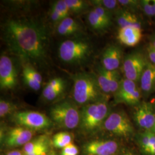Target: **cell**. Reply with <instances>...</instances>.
Returning <instances> with one entry per match:
<instances>
[{"label":"cell","instance_id":"6da1fadb","mask_svg":"<svg viewBox=\"0 0 155 155\" xmlns=\"http://www.w3.org/2000/svg\"><path fill=\"white\" fill-rule=\"evenodd\" d=\"M3 36L9 50L24 63L40 66L46 62L49 39L42 23L29 18L8 20Z\"/></svg>","mask_w":155,"mask_h":155},{"label":"cell","instance_id":"7a4b0ae2","mask_svg":"<svg viewBox=\"0 0 155 155\" xmlns=\"http://www.w3.org/2000/svg\"><path fill=\"white\" fill-rule=\"evenodd\" d=\"M73 81L72 97L74 102L79 105L84 106L103 99L95 74L89 72H79L72 75Z\"/></svg>","mask_w":155,"mask_h":155},{"label":"cell","instance_id":"3957f363","mask_svg":"<svg viewBox=\"0 0 155 155\" xmlns=\"http://www.w3.org/2000/svg\"><path fill=\"white\" fill-rule=\"evenodd\" d=\"M92 51V46L87 40L75 38L61 42L58 55L61 61L67 64L81 65L89 60Z\"/></svg>","mask_w":155,"mask_h":155},{"label":"cell","instance_id":"277c9868","mask_svg":"<svg viewBox=\"0 0 155 155\" xmlns=\"http://www.w3.org/2000/svg\"><path fill=\"white\" fill-rule=\"evenodd\" d=\"M109 114V106L104 100L83 106L79 127L85 133H93L104 125Z\"/></svg>","mask_w":155,"mask_h":155},{"label":"cell","instance_id":"5b68a950","mask_svg":"<svg viewBox=\"0 0 155 155\" xmlns=\"http://www.w3.org/2000/svg\"><path fill=\"white\" fill-rule=\"evenodd\" d=\"M50 115L52 121L63 129H73L79 125L81 111L74 102L66 100L56 104L50 108Z\"/></svg>","mask_w":155,"mask_h":155},{"label":"cell","instance_id":"8992f818","mask_svg":"<svg viewBox=\"0 0 155 155\" xmlns=\"http://www.w3.org/2000/svg\"><path fill=\"white\" fill-rule=\"evenodd\" d=\"M13 120L20 127L32 131L49 129L52 124L50 118L36 111H16L13 114Z\"/></svg>","mask_w":155,"mask_h":155},{"label":"cell","instance_id":"52a82bcc","mask_svg":"<svg viewBox=\"0 0 155 155\" xmlns=\"http://www.w3.org/2000/svg\"><path fill=\"white\" fill-rule=\"evenodd\" d=\"M106 130L118 136L127 137L133 133V127L130 120L122 111L110 113L104 123Z\"/></svg>","mask_w":155,"mask_h":155},{"label":"cell","instance_id":"ba28073f","mask_svg":"<svg viewBox=\"0 0 155 155\" xmlns=\"http://www.w3.org/2000/svg\"><path fill=\"white\" fill-rule=\"evenodd\" d=\"M148 61L142 54L135 52L126 56L123 61L125 77L134 82L140 80Z\"/></svg>","mask_w":155,"mask_h":155},{"label":"cell","instance_id":"9c48e42d","mask_svg":"<svg viewBox=\"0 0 155 155\" xmlns=\"http://www.w3.org/2000/svg\"><path fill=\"white\" fill-rule=\"evenodd\" d=\"M117 103L125 104L128 105H138L140 104L141 92L136 83L127 78L122 79L119 87L114 93Z\"/></svg>","mask_w":155,"mask_h":155},{"label":"cell","instance_id":"30bf717a","mask_svg":"<svg viewBox=\"0 0 155 155\" xmlns=\"http://www.w3.org/2000/svg\"><path fill=\"white\" fill-rule=\"evenodd\" d=\"M18 75L11 58L5 55L0 58V87L1 90H9L17 85Z\"/></svg>","mask_w":155,"mask_h":155},{"label":"cell","instance_id":"8fae6325","mask_svg":"<svg viewBox=\"0 0 155 155\" xmlns=\"http://www.w3.org/2000/svg\"><path fill=\"white\" fill-rule=\"evenodd\" d=\"M119 147L113 140H95L84 145L83 152L86 155H114Z\"/></svg>","mask_w":155,"mask_h":155},{"label":"cell","instance_id":"7c38bea8","mask_svg":"<svg viewBox=\"0 0 155 155\" xmlns=\"http://www.w3.org/2000/svg\"><path fill=\"white\" fill-rule=\"evenodd\" d=\"M134 118L139 127L147 131L153 130L155 124V114L152 106L143 102L138 105L134 113Z\"/></svg>","mask_w":155,"mask_h":155},{"label":"cell","instance_id":"4fadbf2b","mask_svg":"<svg viewBox=\"0 0 155 155\" xmlns=\"http://www.w3.org/2000/svg\"><path fill=\"white\" fill-rule=\"evenodd\" d=\"M33 131L21 127H13L6 134L5 143L9 148L24 146L33 137Z\"/></svg>","mask_w":155,"mask_h":155},{"label":"cell","instance_id":"5bb4252c","mask_svg":"<svg viewBox=\"0 0 155 155\" xmlns=\"http://www.w3.org/2000/svg\"><path fill=\"white\" fill-rule=\"evenodd\" d=\"M122 52L121 48L116 45L107 47L101 56V66L106 70H117L122 61Z\"/></svg>","mask_w":155,"mask_h":155},{"label":"cell","instance_id":"9a60e30c","mask_svg":"<svg viewBox=\"0 0 155 155\" xmlns=\"http://www.w3.org/2000/svg\"><path fill=\"white\" fill-rule=\"evenodd\" d=\"M141 38V29L132 26L120 28L117 35L118 41L122 45L128 47H134L138 45Z\"/></svg>","mask_w":155,"mask_h":155},{"label":"cell","instance_id":"2e32d148","mask_svg":"<svg viewBox=\"0 0 155 155\" xmlns=\"http://www.w3.org/2000/svg\"><path fill=\"white\" fill-rule=\"evenodd\" d=\"M82 31V27L81 24L72 17H68L56 27V32L61 36L71 37L78 35Z\"/></svg>","mask_w":155,"mask_h":155},{"label":"cell","instance_id":"e0dca14e","mask_svg":"<svg viewBox=\"0 0 155 155\" xmlns=\"http://www.w3.org/2000/svg\"><path fill=\"white\" fill-rule=\"evenodd\" d=\"M141 91L145 94H150L155 90V66L148 63L141 78Z\"/></svg>","mask_w":155,"mask_h":155},{"label":"cell","instance_id":"ac0fdd59","mask_svg":"<svg viewBox=\"0 0 155 155\" xmlns=\"http://www.w3.org/2000/svg\"><path fill=\"white\" fill-rule=\"evenodd\" d=\"M70 13L65 0H58L54 2L51 8L50 19L54 24L58 25L63 20L69 17Z\"/></svg>","mask_w":155,"mask_h":155},{"label":"cell","instance_id":"d6986e66","mask_svg":"<svg viewBox=\"0 0 155 155\" xmlns=\"http://www.w3.org/2000/svg\"><path fill=\"white\" fill-rule=\"evenodd\" d=\"M117 23L120 28L132 26L140 28L141 23L137 16L132 12L126 9H120L116 12V16Z\"/></svg>","mask_w":155,"mask_h":155},{"label":"cell","instance_id":"ffe728a7","mask_svg":"<svg viewBox=\"0 0 155 155\" xmlns=\"http://www.w3.org/2000/svg\"><path fill=\"white\" fill-rule=\"evenodd\" d=\"M95 75L100 86V89L103 93H111L110 86L113 71L106 70L102 66H100L97 67V72Z\"/></svg>","mask_w":155,"mask_h":155},{"label":"cell","instance_id":"44dd1931","mask_svg":"<svg viewBox=\"0 0 155 155\" xmlns=\"http://www.w3.org/2000/svg\"><path fill=\"white\" fill-rule=\"evenodd\" d=\"M45 148H48V139L45 136H40L25 144L23 147L22 152L25 155H28Z\"/></svg>","mask_w":155,"mask_h":155},{"label":"cell","instance_id":"7402d4cb","mask_svg":"<svg viewBox=\"0 0 155 155\" xmlns=\"http://www.w3.org/2000/svg\"><path fill=\"white\" fill-rule=\"evenodd\" d=\"M66 89V83L57 87H54L47 84L42 91V97L47 101H52L59 98Z\"/></svg>","mask_w":155,"mask_h":155},{"label":"cell","instance_id":"603a6c76","mask_svg":"<svg viewBox=\"0 0 155 155\" xmlns=\"http://www.w3.org/2000/svg\"><path fill=\"white\" fill-rule=\"evenodd\" d=\"M87 21L90 26L96 31H104L109 26L100 17L93 9H92L87 15Z\"/></svg>","mask_w":155,"mask_h":155},{"label":"cell","instance_id":"cb8c5ba5","mask_svg":"<svg viewBox=\"0 0 155 155\" xmlns=\"http://www.w3.org/2000/svg\"><path fill=\"white\" fill-rule=\"evenodd\" d=\"M72 136L70 133L61 132L55 134L52 139L53 145L57 148L63 149L71 144Z\"/></svg>","mask_w":155,"mask_h":155},{"label":"cell","instance_id":"d4e9b609","mask_svg":"<svg viewBox=\"0 0 155 155\" xmlns=\"http://www.w3.org/2000/svg\"><path fill=\"white\" fill-rule=\"evenodd\" d=\"M94 6H101L106 10L111 12H117L120 11L121 9L118 1L117 0H95L90 1Z\"/></svg>","mask_w":155,"mask_h":155},{"label":"cell","instance_id":"484cf974","mask_svg":"<svg viewBox=\"0 0 155 155\" xmlns=\"http://www.w3.org/2000/svg\"><path fill=\"white\" fill-rule=\"evenodd\" d=\"M65 2L70 12L76 14L86 11L89 6L87 2L83 0H65Z\"/></svg>","mask_w":155,"mask_h":155},{"label":"cell","instance_id":"4316f807","mask_svg":"<svg viewBox=\"0 0 155 155\" xmlns=\"http://www.w3.org/2000/svg\"><path fill=\"white\" fill-rule=\"evenodd\" d=\"M16 109V106L11 101L4 99L0 100V117L1 118L15 113Z\"/></svg>","mask_w":155,"mask_h":155},{"label":"cell","instance_id":"83f0119b","mask_svg":"<svg viewBox=\"0 0 155 155\" xmlns=\"http://www.w3.org/2000/svg\"><path fill=\"white\" fill-rule=\"evenodd\" d=\"M93 9L109 27L110 26L112 18V13L111 12L98 6H94Z\"/></svg>","mask_w":155,"mask_h":155},{"label":"cell","instance_id":"f1b7e54d","mask_svg":"<svg viewBox=\"0 0 155 155\" xmlns=\"http://www.w3.org/2000/svg\"><path fill=\"white\" fill-rule=\"evenodd\" d=\"M22 78L24 83L29 89L36 91L41 88V84L36 81L33 78L31 77L27 73L22 71Z\"/></svg>","mask_w":155,"mask_h":155},{"label":"cell","instance_id":"f546056e","mask_svg":"<svg viewBox=\"0 0 155 155\" xmlns=\"http://www.w3.org/2000/svg\"><path fill=\"white\" fill-rule=\"evenodd\" d=\"M140 8L147 16L149 17L155 16V9L151 2V0L140 1Z\"/></svg>","mask_w":155,"mask_h":155},{"label":"cell","instance_id":"4dcf8cb0","mask_svg":"<svg viewBox=\"0 0 155 155\" xmlns=\"http://www.w3.org/2000/svg\"><path fill=\"white\" fill-rule=\"evenodd\" d=\"M121 7L126 8V10H134L140 7V1L136 0H118Z\"/></svg>","mask_w":155,"mask_h":155},{"label":"cell","instance_id":"1f68e13d","mask_svg":"<svg viewBox=\"0 0 155 155\" xmlns=\"http://www.w3.org/2000/svg\"><path fill=\"white\" fill-rule=\"evenodd\" d=\"M79 150L74 144H69L64 148L61 149V155H78Z\"/></svg>","mask_w":155,"mask_h":155},{"label":"cell","instance_id":"d6a6232c","mask_svg":"<svg viewBox=\"0 0 155 155\" xmlns=\"http://www.w3.org/2000/svg\"><path fill=\"white\" fill-rule=\"evenodd\" d=\"M140 144L142 148L147 153L150 148V131L141 134L140 137Z\"/></svg>","mask_w":155,"mask_h":155},{"label":"cell","instance_id":"836d02e7","mask_svg":"<svg viewBox=\"0 0 155 155\" xmlns=\"http://www.w3.org/2000/svg\"><path fill=\"white\" fill-rule=\"evenodd\" d=\"M148 56L150 59V63L155 66V48L150 44L147 48Z\"/></svg>","mask_w":155,"mask_h":155},{"label":"cell","instance_id":"e575fe53","mask_svg":"<svg viewBox=\"0 0 155 155\" xmlns=\"http://www.w3.org/2000/svg\"><path fill=\"white\" fill-rule=\"evenodd\" d=\"M48 152V148H45L44 149L39 150L38 151H36L33 153L26 155H47Z\"/></svg>","mask_w":155,"mask_h":155},{"label":"cell","instance_id":"d590c367","mask_svg":"<svg viewBox=\"0 0 155 155\" xmlns=\"http://www.w3.org/2000/svg\"><path fill=\"white\" fill-rule=\"evenodd\" d=\"M6 155H25L24 153L19 150H13L8 152Z\"/></svg>","mask_w":155,"mask_h":155},{"label":"cell","instance_id":"8d00e7d4","mask_svg":"<svg viewBox=\"0 0 155 155\" xmlns=\"http://www.w3.org/2000/svg\"><path fill=\"white\" fill-rule=\"evenodd\" d=\"M147 153L150 154V155H155V144L152 148H150Z\"/></svg>","mask_w":155,"mask_h":155},{"label":"cell","instance_id":"74e56055","mask_svg":"<svg viewBox=\"0 0 155 155\" xmlns=\"http://www.w3.org/2000/svg\"><path fill=\"white\" fill-rule=\"evenodd\" d=\"M119 155H134V154L130 151H125Z\"/></svg>","mask_w":155,"mask_h":155},{"label":"cell","instance_id":"f35d334b","mask_svg":"<svg viewBox=\"0 0 155 155\" xmlns=\"http://www.w3.org/2000/svg\"><path fill=\"white\" fill-rule=\"evenodd\" d=\"M150 45H152L153 47H154L155 48V36L152 38V41H151V43H150Z\"/></svg>","mask_w":155,"mask_h":155},{"label":"cell","instance_id":"ab89813d","mask_svg":"<svg viewBox=\"0 0 155 155\" xmlns=\"http://www.w3.org/2000/svg\"><path fill=\"white\" fill-rule=\"evenodd\" d=\"M151 2H152V5H153V7H154V9H155V0H151Z\"/></svg>","mask_w":155,"mask_h":155},{"label":"cell","instance_id":"60d3db41","mask_svg":"<svg viewBox=\"0 0 155 155\" xmlns=\"http://www.w3.org/2000/svg\"><path fill=\"white\" fill-rule=\"evenodd\" d=\"M47 155H56V154L55 152H51L50 153Z\"/></svg>","mask_w":155,"mask_h":155}]
</instances>
